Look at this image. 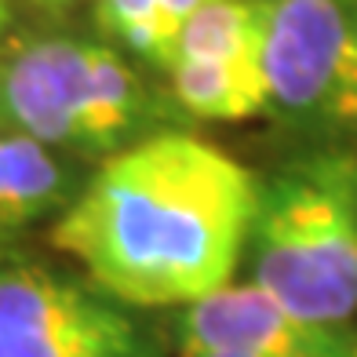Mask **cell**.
<instances>
[{"mask_svg":"<svg viewBox=\"0 0 357 357\" xmlns=\"http://www.w3.org/2000/svg\"><path fill=\"white\" fill-rule=\"evenodd\" d=\"M255 284L291 314L343 324L357 310L354 172L299 165L259 190L252 219Z\"/></svg>","mask_w":357,"mask_h":357,"instance_id":"2","label":"cell"},{"mask_svg":"<svg viewBox=\"0 0 357 357\" xmlns=\"http://www.w3.org/2000/svg\"><path fill=\"white\" fill-rule=\"evenodd\" d=\"M168 77L175 102L201 121H248L270 106L263 62L175 59Z\"/></svg>","mask_w":357,"mask_h":357,"instance_id":"8","label":"cell"},{"mask_svg":"<svg viewBox=\"0 0 357 357\" xmlns=\"http://www.w3.org/2000/svg\"><path fill=\"white\" fill-rule=\"evenodd\" d=\"M178 347H230L263 357H357V335L291 314L252 281L190 303L178 321Z\"/></svg>","mask_w":357,"mask_h":357,"instance_id":"6","label":"cell"},{"mask_svg":"<svg viewBox=\"0 0 357 357\" xmlns=\"http://www.w3.org/2000/svg\"><path fill=\"white\" fill-rule=\"evenodd\" d=\"M263 70L291 117L357 128V22L339 0H266Z\"/></svg>","mask_w":357,"mask_h":357,"instance_id":"4","label":"cell"},{"mask_svg":"<svg viewBox=\"0 0 357 357\" xmlns=\"http://www.w3.org/2000/svg\"><path fill=\"white\" fill-rule=\"evenodd\" d=\"M255 178L219 146L183 132L117 150L52 230L106 296L190 306L226 288L252 237Z\"/></svg>","mask_w":357,"mask_h":357,"instance_id":"1","label":"cell"},{"mask_svg":"<svg viewBox=\"0 0 357 357\" xmlns=\"http://www.w3.org/2000/svg\"><path fill=\"white\" fill-rule=\"evenodd\" d=\"M266 0H212L178 29L175 59L263 62ZM172 59V62H175Z\"/></svg>","mask_w":357,"mask_h":357,"instance_id":"9","label":"cell"},{"mask_svg":"<svg viewBox=\"0 0 357 357\" xmlns=\"http://www.w3.org/2000/svg\"><path fill=\"white\" fill-rule=\"evenodd\" d=\"M0 357H150L135 321L44 266H0Z\"/></svg>","mask_w":357,"mask_h":357,"instance_id":"5","label":"cell"},{"mask_svg":"<svg viewBox=\"0 0 357 357\" xmlns=\"http://www.w3.org/2000/svg\"><path fill=\"white\" fill-rule=\"evenodd\" d=\"M178 357H263V354L230 350V347H178Z\"/></svg>","mask_w":357,"mask_h":357,"instance_id":"12","label":"cell"},{"mask_svg":"<svg viewBox=\"0 0 357 357\" xmlns=\"http://www.w3.org/2000/svg\"><path fill=\"white\" fill-rule=\"evenodd\" d=\"M139 77L113 47L37 37L0 52V132L52 150L109 153L139 128Z\"/></svg>","mask_w":357,"mask_h":357,"instance_id":"3","label":"cell"},{"mask_svg":"<svg viewBox=\"0 0 357 357\" xmlns=\"http://www.w3.org/2000/svg\"><path fill=\"white\" fill-rule=\"evenodd\" d=\"M70 193V172L37 139L0 132V245L44 219Z\"/></svg>","mask_w":357,"mask_h":357,"instance_id":"7","label":"cell"},{"mask_svg":"<svg viewBox=\"0 0 357 357\" xmlns=\"http://www.w3.org/2000/svg\"><path fill=\"white\" fill-rule=\"evenodd\" d=\"M33 4H40V8H66L70 0H33Z\"/></svg>","mask_w":357,"mask_h":357,"instance_id":"14","label":"cell"},{"mask_svg":"<svg viewBox=\"0 0 357 357\" xmlns=\"http://www.w3.org/2000/svg\"><path fill=\"white\" fill-rule=\"evenodd\" d=\"M354 190H357V172H354Z\"/></svg>","mask_w":357,"mask_h":357,"instance_id":"15","label":"cell"},{"mask_svg":"<svg viewBox=\"0 0 357 357\" xmlns=\"http://www.w3.org/2000/svg\"><path fill=\"white\" fill-rule=\"evenodd\" d=\"M8 22H11V8H8V0H0V33L8 29Z\"/></svg>","mask_w":357,"mask_h":357,"instance_id":"13","label":"cell"},{"mask_svg":"<svg viewBox=\"0 0 357 357\" xmlns=\"http://www.w3.org/2000/svg\"><path fill=\"white\" fill-rule=\"evenodd\" d=\"M157 4H160V15H165L168 29H172L175 40H178V29H183L204 4H212V0H157Z\"/></svg>","mask_w":357,"mask_h":357,"instance_id":"11","label":"cell"},{"mask_svg":"<svg viewBox=\"0 0 357 357\" xmlns=\"http://www.w3.org/2000/svg\"><path fill=\"white\" fill-rule=\"evenodd\" d=\"M99 26L117 37L135 55L150 59L153 66L168 70L175 59V33L168 29L157 0H95Z\"/></svg>","mask_w":357,"mask_h":357,"instance_id":"10","label":"cell"}]
</instances>
